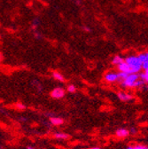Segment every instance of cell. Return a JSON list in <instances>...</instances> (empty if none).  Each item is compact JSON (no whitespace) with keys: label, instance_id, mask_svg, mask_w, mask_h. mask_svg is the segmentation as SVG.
Here are the masks:
<instances>
[{"label":"cell","instance_id":"13","mask_svg":"<svg viewBox=\"0 0 148 149\" xmlns=\"http://www.w3.org/2000/svg\"><path fill=\"white\" fill-rule=\"evenodd\" d=\"M123 61H124L123 58H122L121 56L117 55V56H115V57H114V59L112 60V64H113V65L118 66L119 64H121V63L123 62Z\"/></svg>","mask_w":148,"mask_h":149},{"label":"cell","instance_id":"8","mask_svg":"<svg viewBox=\"0 0 148 149\" xmlns=\"http://www.w3.org/2000/svg\"><path fill=\"white\" fill-rule=\"evenodd\" d=\"M117 69L119 70V72H122V73H126V74H131V69H129L128 64L123 61L121 64H119L117 66Z\"/></svg>","mask_w":148,"mask_h":149},{"label":"cell","instance_id":"22","mask_svg":"<svg viewBox=\"0 0 148 149\" xmlns=\"http://www.w3.org/2000/svg\"><path fill=\"white\" fill-rule=\"evenodd\" d=\"M1 60H2V55L0 54V61H1Z\"/></svg>","mask_w":148,"mask_h":149},{"label":"cell","instance_id":"7","mask_svg":"<svg viewBox=\"0 0 148 149\" xmlns=\"http://www.w3.org/2000/svg\"><path fill=\"white\" fill-rule=\"evenodd\" d=\"M115 136L119 139H125L127 137L129 136V130L124 129V128H121L118 129L116 132H115Z\"/></svg>","mask_w":148,"mask_h":149},{"label":"cell","instance_id":"9","mask_svg":"<svg viewBox=\"0 0 148 149\" xmlns=\"http://www.w3.org/2000/svg\"><path fill=\"white\" fill-rule=\"evenodd\" d=\"M50 122L51 123V124L55 125V126H59V125H61L64 121L62 118H60V117H51L50 118Z\"/></svg>","mask_w":148,"mask_h":149},{"label":"cell","instance_id":"5","mask_svg":"<svg viewBox=\"0 0 148 149\" xmlns=\"http://www.w3.org/2000/svg\"><path fill=\"white\" fill-rule=\"evenodd\" d=\"M64 96H65V90L60 87L55 88L54 90H52L51 91V97L53 99L60 100V99L64 98Z\"/></svg>","mask_w":148,"mask_h":149},{"label":"cell","instance_id":"2","mask_svg":"<svg viewBox=\"0 0 148 149\" xmlns=\"http://www.w3.org/2000/svg\"><path fill=\"white\" fill-rule=\"evenodd\" d=\"M138 79H139L138 74L131 73L128 74L127 77L123 81L120 82V84L122 88H134V84Z\"/></svg>","mask_w":148,"mask_h":149},{"label":"cell","instance_id":"1","mask_svg":"<svg viewBox=\"0 0 148 149\" xmlns=\"http://www.w3.org/2000/svg\"><path fill=\"white\" fill-rule=\"evenodd\" d=\"M124 61L128 64L129 69H131V73H137L138 74L142 70L141 63L136 55H131L124 60Z\"/></svg>","mask_w":148,"mask_h":149},{"label":"cell","instance_id":"6","mask_svg":"<svg viewBox=\"0 0 148 149\" xmlns=\"http://www.w3.org/2000/svg\"><path fill=\"white\" fill-rule=\"evenodd\" d=\"M119 100L121 101H123V102H128V101H131V100H133V96L129 94L127 92H124V91H119L118 94H117Z\"/></svg>","mask_w":148,"mask_h":149},{"label":"cell","instance_id":"18","mask_svg":"<svg viewBox=\"0 0 148 149\" xmlns=\"http://www.w3.org/2000/svg\"><path fill=\"white\" fill-rule=\"evenodd\" d=\"M38 21H35L34 22H33V24H32V29H36V27H38Z\"/></svg>","mask_w":148,"mask_h":149},{"label":"cell","instance_id":"4","mask_svg":"<svg viewBox=\"0 0 148 149\" xmlns=\"http://www.w3.org/2000/svg\"><path fill=\"white\" fill-rule=\"evenodd\" d=\"M104 79L106 83H109V84H114L115 82H118V73L107 72L105 74Z\"/></svg>","mask_w":148,"mask_h":149},{"label":"cell","instance_id":"15","mask_svg":"<svg viewBox=\"0 0 148 149\" xmlns=\"http://www.w3.org/2000/svg\"><path fill=\"white\" fill-rule=\"evenodd\" d=\"M134 149H148V147L142 144H138L134 146Z\"/></svg>","mask_w":148,"mask_h":149},{"label":"cell","instance_id":"14","mask_svg":"<svg viewBox=\"0 0 148 149\" xmlns=\"http://www.w3.org/2000/svg\"><path fill=\"white\" fill-rule=\"evenodd\" d=\"M67 91L68 92H70V93H74V92H76V86L74 85V84H69V85L67 87Z\"/></svg>","mask_w":148,"mask_h":149},{"label":"cell","instance_id":"21","mask_svg":"<svg viewBox=\"0 0 148 149\" xmlns=\"http://www.w3.org/2000/svg\"><path fill=\"white\" fill-rule=\"evenodd\" d=\"M27 149H35V148H34V147H32V146H28Z\"/></svg>","mask_w":148,"mask_h":149},{"label":"cell","instance_id":"16","mask_svg":"<svg viewBox=\"0 0 148 149\" xmlns=\"http://www.w3.org/2000/svg\"><path fill=\"white\" fill-rule=\"evenodd\" d=\"M129 134H131V135H135L138 132V130L136 128H131V130H129Z\"/></svg>","mask_w":148,"mask_h":149},{"label":"cell","instance_id":"3","mask_svg":"<svg viewBox=\"0 0 148 149\" xmlns=\"http://www.w3.org/2000/svg\"><path fill=\"white\" fill-rule=\"evenodd\" d=\"M138 58L141 63L142 69H144V71H148V53H147V52L139 53L138 55Z\"/></svg>","mask_w":148,"mask_h":149},{"label":"cell","instance_id":"17","mask_svg":"<svg viewBox=\"0 0 148 149\" xmlns=\"http://www.w3.org/2000/svg\"><path fill=\"white\" fill-rule=\"evenodd\" d=\"M16 107H17V108H18V109H21V110H23V109H25V108H26L25 105L21 104V103H18V104L16 105Z\"/></svg>","mask_w":148,"mask_h":149},{"label":"cell","instance_id":"11","mask_svg":"<svg viewBox=\"0 0 148 149\" xmlns=\"http://www.w3.org/2000/svg\"><path fill=\"white\" fill-rule=\"evenodd\" d=\"M139 76V79L145 84H147L148 82V71H144L140 74H138Z\"/></svg>","mask_w":148,"mask_h":149},{"label":"cell","instance_id":"12","mask_svg":"<svg viewBox=\"0 0 148 149\" xmlns=\"http://www.w3.org/2000/svg\"><path fill=\"white\" fill-rule=\"evenodd\" d=\"M53 136L55 139H67L69 138L68 134L64 133V132H56V133H54Z\"/></svg>","mask_w":148,"mask_h":149},{"label":"cell","instance_id":"20","mask_svg":"<svg viewBox=\"0 0 148 149\" xmlns=\"http://www.w3.org/2000/svg\"><path fill=\"white\" fill-rule=\"evenodd\" d=\"M125 149H134V146H129Z\"/></svg>","mask_w":148,"mask_h":149},{"label":"cell","instance_id":"10","mask_svg":"<svg viewBox=\"0 0 148 149\" xmlns=\"http://www.w3.org/2000/svg\"><path fill=\"white\" fill-rule=\"evenodd\" d=\"M51 76H52V77H53L55 80H57V81H60V82H64V81H65V78H64V77H63V74H61L60 73H59V72H57V71L52 72Z\"/></svg>","mask_w":148,"mask_h":149},{"label":"cell","instance_id":"19","mask_svg":"<svg viewBox=\"0 0 148 149\" xmlns=\"http://www.w3.org/2000/svg\"><path fill=\"white\" fill-rule=\"evenodd\" d=\"M89 149H103V148H101V147H99V146H93V147H90V148H89Z\"/></svg>","mask_w":148,"mask_h":149}]
</instances>
